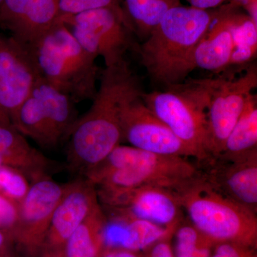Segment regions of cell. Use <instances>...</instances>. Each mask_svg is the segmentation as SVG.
Segmentation results:
<instances>
[{
  "label": "cell",
  "instance_id": "cell-1",
  "mask_svg": "<svg viewBox=\"0 0 257 257\" xmlns=\"http://www.w3.org/2000/svg\"><path fill=\"white\" fill-rule=\"evenodd\" d=\"M92 104L77 119L70 135L68 161L84 174L100 164L122 142L121 114L126 99L142 90L138 79L125 60L105 67Z\"/></svg>",
  "mask_w": 257,
  "mask_h": 257
},
{
  "label": "cell",
  "instance_id": "cell-2",
  "mask_svg": "<svg viewBox=\"0 0 257 257\" xmlns=\"http://www.w3.org/2000/svg\"><path fill=\"white\" fill-rule=\"evenodd\" d=\"M200 172L199 166L187 157L119 145L84 176L96 186L98 195H101L147 185L173 190Z\"/></svg>",
  "mask_w": 257,
  "mask_h": 257
},
{
  "label": "cell",
  "instance_id": "cell-3",
  "mask_svg": "<svg viewBox=\"0 0 257 257\" xmlns=\"http://www.w3.org/2000/svg\"><path fill=\"white\" fill-rule=\"evenodd\" d=\"M172 191L189 222L214 244L231 242L256 248V214L219 192L202 170Z\"/></svg>",
  "mask_w": 257,
  "mask_h": 257
},
{
  "label": "cell",
  "instance_id": "cell-4",
  "mask_svg": "<svg viewBox=\"0 0 257 257\" xmlns=\"http://www.w3.org/2000/svg\"><path fill=\"white\" fill-rule=\"evenodd\" d=\"M219 8L179 5L166 13L139 47L142 64L152 80L165 87L177 84L179 69L209 30Z\"/></svg>",
  "mask_w": 257,
  "mask_h": 257
},
{
  "label": "cell",
  "instance_id": "cell-5",
  "mask_svg": "<svg viewBox=\"0 0 257 257\" xmlns=\"http://www.w3.org/2000/svg\"><path fill=\"white\" fill-rule=\"evenodd\" d=\"M40 77L77 103L94 99L100 70L60 20L31 49Z\"/></svg>",
  "mask_w": 257,
  "mask_h": 257
},
{
  "label": "cell",
  "instance_id": "cell-6",
  "mask_svg": "<svg viewBox=\"0 0 257 257\" xmlns=\"http://www.w3.org/2000/svg\"><path fill=\"white\" fill-rule=\"evenodd\" d=\"M213 79L184 81L166 86L163 91L142 94L147 107L189 149L199 166L211 160L207 109Z\"/></svg>",
  "mask_w": 257,
  "mask_h": 257
},
{
  "label": "cell",
  "instance_id": "cell-7",
  "mask_svg": "<svg viewBox=\"0 0 257 257\" xmlns=\"http://www.w3.org/2000/svg\"><path fill=\"white\" fill-rule=\"evenodd\" d=\"M57 20L69 29L88 53L102 57L105 67L124 62L126 52L135 47V33L124 10L99 8Z\"/></svg>",
  "mask_w": 257,
  "mask_h": 257
},
{
  "label": "cell",
  "instance_id": "cell-8",
  "mask_svg": "<svg viewBox=\"0 0 257 257\" xmlns=\"http://www.w3.org/2000/svg\"><path fill=\"white\" fill-rule=\"evenodd\" d=\"M246 69L222 74L213 79L207 109L208 150L211 159L219 156L225 141L234 127L257 87L256 64Z\"/></svg>",
  "mask_w": 257,
  "mask_h": 257
},
{
  "label": "cell",
  "instance_id": "cell-9",
  "mask_svg": "<svg viewBox=\"0 0 257 257\" xmlns=\"http://www.w3.org/2000/svg\"><path fill=\"white\" fill-rule=\"evenodd\" d=\"M98 197L112 211V215L150 221L173 234L185 219L173 191L159 186H142Z\"/></svg>",
  "mask_w": 257,
  "mask_h": 257
},
{
  "label": "cell",
  "instance_id": "cell-10",
  "mask_svg": "<svg viewBox=\"0 0 257 257\" xmlns=\"http://www.w3.org/2000/svg\"><path fill=\"white\" fill-rule=\"evenodd\" d=\"M64 186L50 177L33 181L26 196L18 204V216L10 229L13 241L30 254L43 250L52 214Z\"/></svg>",
  "mask_w": 257,
  "mask_h": 257
},
{
  "label": "cell",
  "instance_id": "cell-11",
  "mask_svg": "<svg viewBox=\"0 0 257 257\" xmlns=\"http://www.w3.org/2000/svg\"><path fill=\"white\" fill-rule=\"evenodd\" d=\"M40 77L31 50L0 34V123L11 124L12 116Z\"/></svg>",
  "mask_w": 257,
  "mask_h": 257
},
{
  "label": "cell",
  "instance_id": "cell-12",
  "mask_svg": "<svg viewBox=\"0 0 257 257\" xmlns=\"http://www.w3.org/2000/svg\"><path fill=\"white\" fill-rule=\"evenodd\" d=\"M140 90L130 96L121 114L122 141L145 151L183 157H193L188 148L150 110Z\"/></svg>",
  "mask_w": 257,
  "mask_h": 257
},
{
  "label": "cell",
  "instance_id": "cell-13",
  "mask_svg": "<svg viewBox=\"0 0 257 257\" xmlns=\"http://www.w3.org/2000/svg\"><path fill=\"white\" fill-rule=\"evenodd\" d=\"M100 207L95 185L87 179L64 186L49 227L43 250L45 254L60 247L83 221Z\"/></svg>",
  "mask_w": 257,
  "mask_h": 257
},
{
  "label": "cell",
  "instance_id": "cell-14",
  "mask_svg": "<svg viewBox=\"0 0 257 257\" xmlns=\"http://www.w3.org/2000/svg\"><path fill=\"white\" fill-rule=\"evenodd\" d=\"M60 0H3L0 28L31 50L58 19Z\"/></svg>",
  "mask_w": 257,
  "mask_h": 257
},
{
  "label": "cell",
  "instance_id": "cell-15",
  "mask_svg": "<svg viewBox=\"0 0 257 257\" xmlns=\"http://www.w3.org/2000/svg\"><path fill=\"white\" fill-rule=\"evenodd\" d=\"M231 2L221 5L210 28L179 69L177 84L185 81L190 72L204 69L219 73L229 68L234 45L230 27Z\"/></svg>",
  "mask_w": 257,
  "mask_h": 257
},
{
  "label": "cell",
  "instance_id": "cell-16",
  "mask_svg": "<svg viewBox=\"0 0 257 257\" xmlns=\"http://www.w3.org/2000/svg\"><path fill=\"white\" fill-rule=\"evenodd\" d=\"M201 167L214 188L256 214L257 153L231 162L212 159Z\"/></svg>",
  "mask_w": 257,
  "mask_h": 257
},
{
  "label": "cell",
  "instance_id": "cell-17",
  "mask_svg": "<svg viewBox=\"0 0 257 257\" xmlns=\"http://www.w3.org/2000/svg\"><path fill=\"white\" fill-rule=\"evenodd\" d=\"M0 162L23 172L32 182L46 177L49 161L12 124L0 123Z\"/></svg>",
  "mask_w": 257,
  "mask_h": 257
},
{
  "label": "cell",
  "instance_id": "cell-18",
  "mask_svg": "<svg viewBox=\"0 0 257 257\" xmlns=\"http://www.w3.org/2000/svg\"><path fill=\"white\" fill-rule=\"evenodd\" d=\"M32 92L38 101L42 116L57 145L69 136L78 119L75 102L42 77L35 83Z\"/></svg>",
  "mask_w": 257,
  "mask_h": 257
},
{
  "label": "cell",
  "instance_id": "cell-19",
  "mask_svg": "<svg viewBox=\"0 0 257 257\" xmlns=\"http://www.w3.org/2000/svg\"><path fill=\"white\" fill-rule=\"evenodd\" d=\"M106 221L101 206L93 211L65 242L45 257H101L104 249L103 230Z\"/></svg>",
  "mask_w": 257,
  "mask_h": 257
},
{
  "label": "cell",
  "instance_id": "cell-20",
  "mask_svg": "<svg viewBox=\"0 0 257 257\" xmlns=\"http://www.w3.org/2000/svg\"><path fill=\"white\" fill-rule=\"evenodd\" d=\"M257 153V96H250L244 110L225 141L219 156L223 161L242 160Z\"/></svg>",
  "mask_w": 257,
  "mask_h": 257
},
{
  "label": "cell",
  "instance_id": "cell-21",
  "mask_svg": "<svg viewBox=\"0 0 257 257\" xmlns=\"http://www.w3.org/2000/svg\"><path fill=\"white\" fill-rule=\"evenodd\" d=\"M231 0L229 16L234 48L229 67H244L253 62L257 54V23Z\"/></svg>",
  "mask_w": 257,
  "mask_h": 257
},
{
  "label": "cell",
  "instance_id": "cell-22",
  "mask_svg": "<svg viewBox=\"0 0 257 257\" xmlns=\"http://www.w3.org/2000/svg\"><path fill=\"white\" fill-rule=\"evenodd\" d=\"M181 0H124L123 10L134 33L146 40L162 18Z\"/></svg>",
  "mask_w": 257,
  "mask_h": 257
},
{
  "label": "cell",
  "instance_id": "cell-23",
  "mask_svg": "<svg viewBox=\"0 0 257 257\" xmlns=\"http://www.w3.org/2000/svg\"><path fill=\"white\" fill-rule=\"evenodd\" d=\"M117 218L121 226L119 248L138 251L145 250L162 239H170L173 235L168 229L143 219L111 215Z\"/></svg>",
  "mask_w": 257,
  "mask_h": 257
},
{
  "label": "cell",
  "instance_id": "cell-24",
  "mask_svg": "<svg viewBox=\"0 0 257 257\" xmlns=\"http://www.w3.org/2000/svg\"><path fill=\"white\" fill-rule=\"evenodd\" d=\"M175 234L176 257H210L214 243L184 219Z\"/></svg>",
  "mask_w": 257,
  "mask_h": 257
},
{
  "label": "cell",
  "instance_id": "cell-25",
  "mask_svg": "<svg viewBox=\"0 0 257 257\" xmlns=\"http://www.w3.org/2000/svg\"><path fill=\"white\" fill-rule=\"evenodd\" d=\"M31 184L23 172L8 166L0 167V194L19 204L26 196Z\"/></svg>",
  "mask_w": 257,
  "mask_h": 257
},
{
  "label": "cell",
  "instance_id": "cell-26",
  "mask_svg": "<svg viewBox=\"0 0 257 257\" xmlns=\"http://www.w3.org/2000/svg\"><path fill=\"white\" fill-rule=\"evenodd\" d=\"M122 3V0H60L58 18L99 8L124 10Z\"/></svg>",
  "mask_w": 257,
  "mask_h": 257
},
{
  "label": "cell",
  "instance_id": "cell-27",
  "mask_svg": "<svg viewBox=\"0 0 257 257\" xmlns=\"http://www.w3.org/2000/svg\"><path fill=\"white\" fill-rule=\"evenodd\" d=\"M18 216V204L0 194V229H10Z\"/></svg>",
  "mask_w": 257,
  "mask_h": 257
},
{
  "label": "cell",
  "instance_id": "cell-28",
  "mask_svg": "<svg viewBox=\"0 0 257 257\" xmlns=\"http://www.w3.org/2000/svg\"><path fill=\"white\" fill-rule=\"evenodd\" d=\"M254 248L246 247L238 243L221 242L216 243L210 257H243Z\"/></svg>",
  "mask_w": 257,
  "mask_h": 257
},
{
  "label": "cell",
  "instance_id": "cell-29",
  "mask_svg": "<svg viewBox=\"0 0 257 257\" xmlns=\"http://www.w3.org/2000/svg\"><path fill=\"white\" fill-rule=\"evenodd\" d=\"M145 257H176L169 239H162L148 248Z\"/></svg>",
  "mask_w": 257,
  "mask_h": 257
},
{
  "label": "cell",
  "instance_id": "cell-30",
  "mask_svg": "<svg viewBox=\"0 0 257 257\" xmlns=\"http://www.w3.org/2000/svg\"><path fill=\"white\" fill-rule=\"evenodd\" d=\"M228 0H187L191 7L200 10H213L224 5Z\"/></svg>",
  "mask_w": 257,
  "mask_h": 257
},
{
  "label": "cell",
  "instance_id": "cell-31",
  "mask_svg": "<svg viewBox=\"0 0 257 257\" xmlns=\"http://www.w3.org/2000/svg\"><path fill=\"white\" fill-rule=\"evenodd\" d=\"M12 242H14V241L10 230L0 229V257L6 254Z\"/></svg>",
  "mask_w": 257,
  "mask_h": 257
},
{
  "label": "cell",
  "instance_id": "cell-32",
  "mask_svg": "<svg viewBox=\"0 0 257 257\" xmlns=\"http://www.w3.org/2000/svg\"><path fill=\"white\" fill-rule=\"evenodd\" d=\"M101 257H140L137 251H130L124 248H112L106 250Z\"/></svg>",
  "mask_w": 257,
  "mask_h": 257
},
{
  "label": "cell",
  "instance_id": "cell-33",
  "mask_svg": "<svg viewBox=\"0 0 257 257\" xmlns=\"http://www.w3.org/2000/svg\"><path fill=\"white\" fill-rule=\"evenodd\" d=\"M232 1L237 3L241 8L245 9V8H247L248 5L251 4V3H253V2H256L257 0H232Z\"/></svg>",
  "mask_w": 257,
  "mask_h": 257
},
{
  "label": "cell",
  "instance_id": "cell-34",
  "mask_svg": "<svg viewBox=\"0 0 257 257\" xmlns=\"http://www.w3.org/2000/svg\"><path fill=\"white\" fill-rule=\"evenodd\" d=\"M243 257H256V255L254 252V250H253V251H250L249 253H248L247 254L245 255Z\"/></svg>",
  "mask_w": 257,
  "mask_h": 257
},
{
  "label": "cell",
  "instance_id": "cell-35",
  "mask_svg": "<svg viewBox=\"0 0 257 257\" xmlns=\"http://www.w3.org/2000/svg\"><path fill=\"white\" fill-rule=\"evenodd\" d=\"M3 0H0V8H1L2 5H3Z\"/></svg>",
  "mask_w": 257,
  "mask_h": 257
},
{
  "label": "cell",
  "instance_id": "cell-36",
  "mask_svg": "<svg viewBox=\"0 0 257 257\" xmlns=\"http://www.w3.org/2000/svg\"><path fill=\"white\" fill-rule=\"evenodd\" d=\"M1 166H4V165H3V164H2L1 162H0V167H1Z\"/></svg>",
  "mask_w": 257,
  "mask_h": 257
}]
</instances>
